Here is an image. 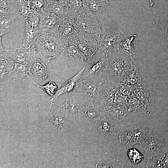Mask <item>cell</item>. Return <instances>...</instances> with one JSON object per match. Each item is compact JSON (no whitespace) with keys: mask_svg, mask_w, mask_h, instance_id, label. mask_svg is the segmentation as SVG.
<instances>
[{"mask_svg":"<svg viewBox=\"0 0 168 168\" xmlns=\"http://www.w3.org/2000/svg\"><path fill=\"white\" fill-rule=\"evenodd\" d=\"M64 42L57 32H39L35 41L30 48L31 52L41 56L48 61L60 57Z\"/></svg>","mask_w":168,"mask_h":168,"instance_id":"obj_1","label":"cell"},{"mask_svg":"<svg viewBox=\"0 0 168 168\" xmlns=\"http://www.w3.org/2000/svg\"><path fill=\"white\" fill-rule=\"evenodd\" d=\"M108 54L107 80L112 83L122 82L131 68L133 56L119 49Z\"/></svg>","mask_w":168,"mask_h":168,"instance_id":"obj_2","label":"cell"},{"mask_svg":"<svg viewBox=\"0 0 168 168\" xmlns=\"http://www.w3.org/2000/svg\"><path fill=\"white\" fill-rule=\"evenodd\" d=\"M106 81L102 78L82 77L73 91L82 101L89 102L100 107V94Z\"/></svg>","mask_w":168,"mask_h":168,"instance_id":"obj_3","label":"cell"},{"mask_svg":"<svg viewBox=\"0 0 168 168\" xmlns=\"http://www.w3.org/2000/svg\"><path fill=\"white\" fill-rule=\"evenodd\" d=\"M82 100L73 91L60 96L52 105L76 127L79 125V108Z\"/></svg>","mask_w":168,"mask_h":168,"instance_id":"obj_4","label":"cell"},{"mask_svg":"<svg viewBox=\"0 0 168 168\" xmlns=\"http://www.w3.org/2000/svg\"><path fill=\"white\" fill-rule=\"evenodd\" d=\"M76 17L80 32L93 37L100 42L105 30L99 18L85 10L79 12Z\"/></svg>","mask_w":168,"mask_h":168,"instance_id":"obj_5","label":"cell"},{"mask_svg":"<svg viewBox=\"0 0 168 168\" xmlns=\"http://www.w3.org/2000/svg\"><path fill=\"white\" fill-rule=\"evenodd\" d=\"M105 111L90 102L82 101L79 108V125L92 133L94 125L105 115Z\"/></svg>","mask_w":168,"mask_h":168,"instance_id":"obj_6","label":"cell"},{"mask_svg":"<svg viewBox=\"0 0 168 168\" xmlns=\"http://www.w3.org/2000/svg\"><path fill=\"white\" fill-rule=\"evenodd\" d=\"M70 40H72L86 58L87 61L86 64L103 52L100 48V41L86 34L80 32L79 34Z\"/></svg>","mask_w":168,"mask_h":168,"instance_id":"obj_7","label":"cell"},{"mask_svg":"<svg viewBox=\"0 0 168 168\" xmlns=\"http://www.w3.org/2000/svg\"><path fill=\"white\" fill-rule=\"evenodd\" d=\"M148 132L147 127L144 125L129 127L118 136L119 142L127 148H130L135 144H140Z\"/></svg>","mask_w":168,"mask_h":168,"instance_id":"obj_8","label":"cell"},{"mask_svg":"<svg viewBox=\"0 0 168 168\" xmlns=\"http://www.w3.org/2000/svg\"><path fill=\"white\" fill-rule=\"evenodd\" d=\"M108 61V54L102 52L92 61L84 65L85 68L82 77L102 78L107 80L106 75Z\"/></svg>","mask_w":168,"mask_h":168,"instance_id":"obj_9","label":"cell"},{"mask_svg":"<svg viewBox=\"0 0 168 168\" xmlns=\"http://www.w3.org/2000/svg\"><path fill=\"white\" fill-rule=\"evenodd\" d=\"M59 38L64 42L71 40L80 33L76 16H66L61 18L57 29Z\"/></svg>","mask_w":168,"mask_h":168,"instance_id":"obj_10","label":"cell"},{"mask_svg":"<svg viewBox=\"0 0 168 168\" xmlns=\"http://www.w3.org/2000/svg\"><path fill=\"white\" fill-rule=\"evenodd\" d=\"M47 121L52 129L58 133L68 132L76 126L52 105H50Z\"/></svg>","mask_w":168,"mask_h":168,"instance_id":"obj_11","label":"cell"},{"mask_svg":"<svg viewBox=\"0 0 168 168\" xmlns=\"http://www.w3.org/2000/svg\"><path fill=\"white\" fill-rule=\"evenodd\" d=\"M124 35L121 31L115 29L105 30L100 42L101 51L109 53L119 49L120 44Z\"/></svg>","mask_w":168,"mask_h":168,"instance_id":"obj_12","label":"cell"},{"mask_svg":"<svg viewBox=\"0 0 168 168\" xmlns=\"http://www.w3.org/2000/svg\"><path fill=\"white\" fill-rule=\"evenodd\" d=\"M37 56L33 53L31 55L27 64L28 72L34 82L44 81L48 78L49 72L44 62Z\"/></svg>","mask_w":168,"mask_h":168,"instance_id":"obj_13","label":"cell"},{"mask_svg":"<svg viewBox=\"0 0 168 168\" xmlns=\"http://www.w3.org/2000/svg\"><path fill=\"white\" fill-rule=\"evenodd\" d=\"M168 154V144H164L153 151L144 155L137 168H161L163 161Z\"/></svg>","mask_w":168,"mask_h":168,"instance_id":"obj_14","label":"cell"},{"mask_svg":"<svg viewBox=\"0 0 168 168\" xmlns=\"http://www.w3.org/2000/svg\"><path fill=\"white\" fill-rule=\"evenodd\" d=\"M118 128L105 114L95 124L92 133L107 140L116 134Z\"/></svg>","mask_w":168,"mask_h":168,"instance_id":"obj_15","label":"cell"},{"mask_svg":"<svg viewBox=\"0 0 168 168\" xmlns=\"http://www.w3.org/2000/svg\"><path fill=\"white\" fill-rule=\"evenodd\" d=\"M38 11L40 15L39 32L57 31L61 18L54 13L46 12L43 9Z\"/></svg>","mask_w":168,"mask_h":168,"instance_id":"obj_16","label":"cell"},{"mask_svg":"<svg viewBox=\"0 0 168 168\" xmlns=\"http://www.w3.org/2000/svg\"><path fill=\"white\" fill-rule=\"evenodd\" d=\"M2 53L13 60L16 63H27L32 53L30 48L27 49L22 45L15 46L11 49H4Z\"/></svg>","mask_w":168,"mask_h":168,"instance_id":"obj_17","label":"cell"},{"mask_svg":"<svg viewBox=\"0 0 168 168\" xmlns=\"http://www.w3.org/2000/svg\"><path fill=\"white\" fill-rule=\"evenodd\" d=\"M117 88L108 81L104 82L100 94V106L105 110L110 108L114 104V99Z\"/></svg>","mask_w":168,"mask_h":168,"instance_id":"obj_18","label":"cell"},{"mask_svg":"<svg viewBox=\"0 0 168 168\" xmlns=\"http://www.w3.org/2000/svg\"><path fill=\"white\" fill-rule=\"evenodd\" d=\"M64 42V47L60 57L72 60L85 65L87 64L86 58L72 40H68Z\"/></svg>","mask_w":168,"mask_h":168,"instance_id":"obj_19","label":"cell"},{"mask_svg":"<svg viewBox=\"0 0 168 168\" xmlns=\"http://www.w3.org/2000/svg\"><path fill=\"white\" fill-rule=\"evenodd\" d=\"M15 62L3 54L0 53V82L2 85L11 78Z\"/></svg>","mask_w":168,"mask_h":168,"instance_id":"obj_20","label":"cell"},{"mask_svg":"<svg viewBox=\"0 0 168 168\" xmlns=\"http://www.w3.org/2000/svg\"><path fill=\"white\" fill-rule=\"evenodd\" d=\"M164 144V142L161 138L153 134L151 131H150L140 144V147L145 151L144 155H146Z\"/></svg>","mask_w":168,"mask_h":168,"instance_id":"obj_21","label":"cell"},{"mask_svg":"<svg viewBox=\"0 0 168 168\" xmlns=\"http://www.w3.org/2000/svg\"><path fill=\"white\" fill-rule=\"evenodd\" d=\"M85 67L82 68L73 77L66 81L62 86L59 89L57 90L50 101L51 104H53L57 98L62 95L72 92L76 86L81 77Z\"/></svg>","mask_w":168,"mask_h":168,"instance_id":"obj_22","label":"cell"},{"mask_svg":"<svg viewBox=\"0 0 168 168\" xmlns=\"http://www.w3.org/2000/svg\"><path fill=\"white\" fill-rule=\"evenodd\" d=\"M133 94L146 108L151 109L154 105V97L152 91L143 83L136 86Z\"/></svg>","mask_w":168,"mask_h":168,"instance_id":"obj_23","label":"cell"},{"mask_svg":"<svg viewBox=\"0 0 168 168\" xmlns=\"http://www.w3.org/2000/svg\"><path fill=\"white\" fill-rule=\"evenodd\" d=\"M130 113L127 108L116 104L105 112V116L118 126Z\"/></svg>","mask_w":168,"mask_h":168,"instance_id":"obj_24","label":"cell"},{"mask_svg":"<svg viewBox=\"0 0 168 168\" xmlns=\"http://www.w3.org/2000/svg\"><path fill=\"white\" fill-rule=\"evenodd\" d=\"M109 3V0H84V10L99 18L104 14Z\"/></svg>","mask_w":168,"mask_h":168,"instance_id":"obj_25","label":"cell"},{"mask_svg":"<svg viewBox=\"0 0 168 168\" xmlns=\"http://www.w3.org/2000/svg\"><path fill=\"white\" fill-rule=\"evenodd\" d=\"M126 104L130 113L137 114L149 113L144 105L133 94L127 97Z\"/></svg>","mask_w":168,"mask_h":168,"instance_id":"obj_26","label":"cell"},{"mask_svg":"<svg viewBox=\"0 0 168 168\" xmlns=\"http://www.w3.org/2000/svg\"><path fill=\"white\" fill-rule=\"evenodd\" d=\"M68 8L67 0H60L50 5L46 3L44 10L54 13L61 19L66 16Z\"/></svg>","mask_w":168,"mask_h":168,"instance_id":"obj_27","label":"cell"},{"mask_svg":"<svg viewBox=\"0 0 168 168\" xmlns=\"http://www.w3.org/2000/svg\"><path fill=\"white\" fill-rule=\"evenodd\" d=\"M123 82L135 86L142 83L137 64L134 60L129 71L125 76Z\"/></svg>","mask_w":168,"mask_h":168,"instance_id":"obj_28","label":"cell"},{"mask_svg":"<svg viewBox=\"0 0 168 168\" xmlns=\"http://www.w3.org/2000/svg\"><path fill=\"white\" fill-rule=\"evenodd\" d=\"M27 64V63H15L12 72L11 78L18 79L32 83L34 81L28 73Z\"/></svg>","mask_w":168,"mask_h":168,"instance_id":"obj_29","label":"cell"},{"mask_svg":"<svg viewBox=\"0 0 168 168\" xmlns=\"http://www.w3.org/2000/svg\"><path fill=\"white\" fill-rule=\"evenodd\" d=\"M23 36L22 45L27 49L30 48L35 43L39 31L32 27L27 22Z\"/></svg>","mask_w":168,"mask_h":168,"instance_id":"obj_30","label":"cell"},{"mask_svg":"<svg viewBox=\"0 0 168 168\" xmlns=\"http://www.w3.org/2000/svg\"><path fill=\"white\" fill-rule=\"evenodd\" d=\"M17 13L0 16V37L8 32L15 25V20L17 17Z\"/></svg>","mask_w":168,"mask_h":168,"instance_id":"obj_31","label":"cell"},{"mask_svg":"<svg viewBox=\"0 0 168 168\" xmlns=\"http://www.w3.org/2000/svg\"><path fill=\"white\" fill-rule=\"evenodd\" d=\"M135 36L137 35L124 34L120 44L121 49L119 50L129 54L133 56L135 52L133 47V44L135 42L134 41Z\"/></svg>","mask_w":168,"mask_h":168,"instance_id":"obj_32","label":"cell"},{"mask_svg":"<svg viewBox=\"0 0 168 168\" xmlns=\"http://www.w3.org/2000/svg\"><path fill=\"white\" fill-rule=\"evenodd\" d=\"M67 1L68 8L66 16H76L79 12L84 9V0Z\"/></svg>","mask_w":168,"mask_h":168,"instance_id":"obj_33","label":"cell"},{"mask_svg":"<svg viewBox=\"0 0 168 168\" xmlns=\"http://www.w3.org/2000/svg\"><path fill=\"white\" fill-rule=\"evenodd\" d=\"M18 4V17L25 21L31 12L32 9L25 4L23 0H17Z\"/></svg>","mask_w":168,"mask_h":168,"instance_id":"obj_34","label":"cell"},{"mask_svg":"<svg viewBox=\"0 0 168 168\" xmlns=\"http://www.w3.org/2000/svg\"><path fill=\"white\" fill-rule=\"evenodd\" d=\"M113 83L122 94L126 96L133 94L137 86H132L123 82Z\"/></svg>","mask_w":168,"mask_h":168,"instance_id":"obj_35","label":"cell"},{"mask_svg":"<svg viewBox=\"0 0 168 168\" xmlns=\"http://www.w3.org/2000/svg\"><path fill=\"white\" fill-rule=\"evenodd\" d=\"M33 84L40 89L44 90L47 94L50 96L52 98L57 91V86L53 82H49L44 85H40L34 81Z\"/></svg>","mask_w":168,"mask_h":168,"instance_id":"obj_36","label":"cell"},{"mask_svg":"<svg viewBox=\"0 0 168 168\" xmlns=\"http://www.w3.org/2000/svg\"><path fill=\"white\" fill-rule=\"evenodd\" d=\"M127 154L129 160L136 166L142 161L144 157V155L135 148L130 149L127 151Z\"/></svg>","mask_w":168,"mask_h":168,"instance_id":"obj_37","label":"cell"},{"mask_svg":"<svg viewBox=\"0 0 168 168\" xmlns=\"http://www.w3.org/2000/svg\"><path fill=\"white\" fill-rule=\"evenodd\" d=\"M39 12L37 10L32 9L31 12L25 22H28L32 27L39 31Z\"/></svg>","mask_w":168,"mask_h":168,"instance_id":"obj_38","label":"cell"},{"mask_svg":"<svg viewBox=\"0 0 168 168\" xmlns=\"http://www.w3.org/2000/svg\"><path fill=\"white\" fill-rule=\"evenodd\" d=\"M0 7L11 10L15 12H18L17 0H0Z\"/></svg>","mask_w":168,"mask_h":168,"instance_id":"obj_39","label":"cell"},{"mask_svg":"<svg viewBox=\"0 0 168 168\" xmlns=\"http://www.w3.org/2000/svg\"><path fill=\"white\" fill-rule=\"evenodd\" d=\"M127 97L122 94L117 89L115 94L114 104H116L127 108L126 104Z\"/></svg>","mask_w":168,"mask_h":168,"instance_id":"obj_40","label":"cell"},{"mask_svg":"<svg viewBox=\"0 0 168 168\" xmlns=\"http://www.w3.org/2000/svg\"><path fill=\"white\" fill-rule=\"evenodd\" d=\"M47 3V0H31L30 8L37 11L43 9L45 5Z\"/></svg>","mask_w":168,"mask_h":168,"instance_id":"obj_41","label":"cell"},{"mask_svg":"<svg viewBox=\"0 0 168 168\" xmlns=\"http://www.w3.org/2000/svg\"><path fill=\"white\" fill-rule=\"evenodd\" d=\"M96 167L99 168H112V166L109 162H106L100 164H96Z\"/></svg>","mask_w":168,"mask_h":168,"instance_id":"obj_42","label":"cell"},{"mask_svg":"<svg viewBox=\"0 0 168 168\" xmlns=\"http://www.w3.org/2000/svg\"><path fill=\"white\" fill-rule=\"evenodd\" d=\"M161 168H168V154L166 156L163 161Z\"/></svg>","mask_w":168,"mask_h":168,"instance_id":"obj_43","label":"cell"},{"mask_svg":"<svg viewBox=\"0 0 168 168\" xmlns=\"http://www.w3.org/2000/svg\"><path fill=\"white\" fill-rule=\"evenodd\" d=\"M125 168H137V166L132 163L130 160H129Z\"/></svg>","mask_w":168,"mask_h":168,"instance_id":"obj_44","label":"cell"},{"mask_svg":"<svg viewBox=\"0 0 168 168\" xmlns=\"http://www.w3.org/2000/svg\"><path fill=\"white\" fill-rule=\"evenodd\" d=\"M164 34L166 37L168 39V22L165 29L164 30Z\"/></svg>","mask_w":168,"mask_h":168,"instance_id":"obj_45","label":"cell"},{"mask_svg":"<svg viewBox=\"0 0 168 168\" xmlns=\"http://www.w3.org/2000/svg\"><path fill=\"white\" fill-rule=\"evenodd\" d=\"M59 0H47V3L48 5H50Z\"/></svg>","mask_w":168,"mask_h":168,"instance_id":"obj_46","label":"cell"},{"mask_svg":"<svg viewBox=\"0 0 168 168\" xmlns=\"http://www.w3.org/2000/svg\"><path fill=\"white\" fill-rule=\"evenodd\" d=\"M156 0H149L150 6L151 7H152Z\"/></svg>","mask_w":168,"mask_h":168,"instance_id":"obj_47","label":"cell"},{"mask_svg":"<svg viewBox=\"0 0 168 168\" xmlns=\"http://www.w3.org/2000/svg\"><path fill=\"white\" fill-rule=\"evenodd\" d=\"M25 4L30 7L31 0H23Z\"/></svg>","mask_w":168,"mask_h":168,"instance_id":"obj_48","label":"cell"}]
</instances>
